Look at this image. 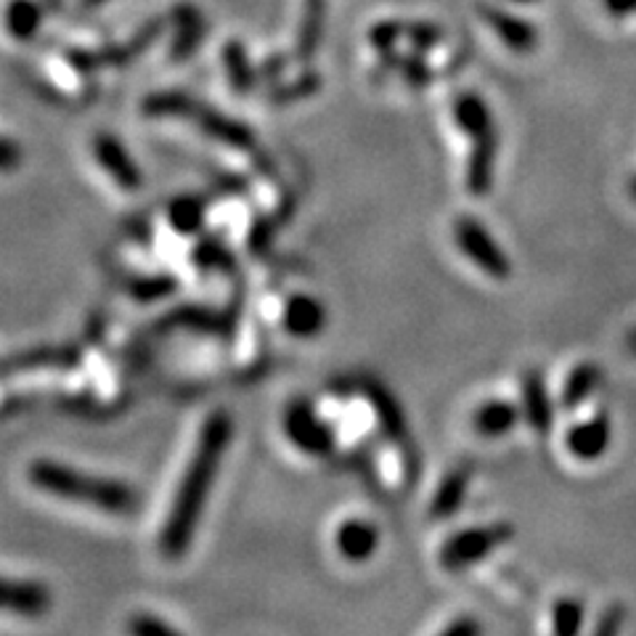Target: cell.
<instances>
[{
	"mask_svg": "<svg viewBox=\"0 0 636 636\" xmlns=\"http://www.w3.org/2000/svg\"><path fill=\"white\" fill-rule=\"evenodd\" d=\"M228 440H231V419H228V414H210L202 433H199L197 451H193L181 486H178L176 499H172L162 534H159V551H162L165 559H181L193 541L199 517H202L205 501L210 496L212 483H216Z\"/></svg>",
	"mask_w": 636,
	"mask_h": 636,
	"instance_id": "6da1fadb",
	"label": "cell"
},
{
	"mask_svg": "<svg viewBox=\"0 0 636 636\" xmlns=\"http://www.w3.org/2000/svg\"><path fill=\"white\" fill-rule=\"evenodd\" d=\"M30 480L38 490L57 496V499L91 504V507L107 511V515L128 517L141 507V496L128 483L115 477L88 475L80 469L61 465L51 459H34L30 465Z\"/></svg>",
	"mask_w": 636,
	"mask_h": 636,
	"instance_id": "7a4b0ae2",
	"label": "cell"
},
{
	"mask_svg": "<svg viewBox=\"0 0 636 636\" xmlns=\"http://www.w3.org/2000/svg\"><path fill=\"white\" fill-rule=\"evenodd\" d=\"M515 536V528L507 523L494 525H477V528H467L454 534L448 541L440 546V565L446 570H461L469 565L480 563L494 555L501 544H507Z\"/></svg>",
	"mask_w": 636,
	"mask_h": 636,
	"instance_id": "3957f363",
	"label": "cell"
},
{
	"mask_svg": "<svg viewBox=\"0 0 636 636\" xmlns=\"http://www.w3.org/2000/svg\"><path fill=\"white\" fill-rule=\"evenodd\" d=\"M454 237L459 250L467 255L469 260L480 268L483 274H488L490 279L504 281L511 276V260L504 255V250L496 245V239L477 223L475 218H459L456 220Z\"/></svg>",
	"mask_w": 636,
	"mask_h": 636,
	"instance_id": "277c9868",
	"label": "cell"
},
{
	"mask_svg": "<svg viewBox=\"0 0 636 636\" xmlns=\"http://www.w3.org/2000/svg\"><path fill=\"white\" fill-rule=\"evenodd\" d=\"M285 433L292 440L295 448H300L308 456H329L335 451V433L331 427L318 417L308 400H295L287 409Z\"/></svg>",
	"mask_w": 636,
	"mask_h": 636,
	"instance_id": "5b68a950",
	"label": "cell"
},
{
	"mask_svg": "<svg viewBox=\"0 0 636 636\" xmlns=\"http://www.w3.org/2000/svg\"><path fill=\"white\" fill-rule=\"evenodd\" d=\"M51 589L40 580L0 576V610L24 615V618H38V615L51 610Z\"/></svg>",
	"mask_w": 636,
	"mask_h": 636,
	"instance_id": "8992f818",
	"label": "cell"
},
{
	"mask_svg": "<svg viewBox=\"0 0 636 636\" xmlns=\"http://www.w3.org/2000/svg\"><path fill=\"white\" fill-rule=\"evenodd\" d=\"M186 120H197V126L205 136L216 138V141L226 143V147H233V149L255 147V133L245 126V122L233 120V117L218 112V109L205 107V103H199V101H193L191 112Z\"/></svg>",
	"mask_w": 636,
	"mask_h": 636,
	"instance_id": "52a82bcc",
	"label": "cell"
},
{
	"mask_svg": "<svg viewBox=\"0 0 636 636\" xmlns=\"http://www.w3.org/2000/svg\"><path fill=\"white\" fill-rule=\"evenodd\" d=\"M480 17L490 30L501 38V43L515 53H530L538 48V30L515 13L496 9V6H480Z\"/></svg>",
	"mask_w": 636,
	"mask_h": 636,
	"instance_id": "ba28073f",
	"label": "cell"
},
{
	"mask_svg": "<svg viewBox=\"0 0 636 636\" xmlns=\"http://www.w3.org/2000/svg\"><path fill=\"white\" fill-rule=\"evenodd\" d=\"M93 151L101 168L115 178L117 186H122V189L128 191H136L138 186H141V170H138L136 159L130 157V151L122 147L115 136L109 133L96 136Z\"/></svg>",
	"mask_w": 636,
	"mask_h": 636,
	"instance_id": "9c48e42d",
	"label": "cell"
},
{
	"mask_svg": "<svg viewBox=\"0 0 636 636\" xmlns=\"http://www.w3.org/2000/svg\"><path fill=\"white\" fill-rule=\"evenodd\" d=\"M364 390L366 396H369L371 409L377 411L382 433L392 440V444H398V448H404L406 451V448H409V425H406V414L400 409L396 396L379 382H366Z\"/></svg>",
	"mask_w": 636,
	"mask_h": 636,
	"instance_id": "30bf717a",
	"label": "cell"
},
{
	"mask_svg": "<svg viewBox=\"0 0 636 636\" xmlns=\"http://www.w3.org/2000/svg\"><path fill=\"white\" fill-rule=\"evenodd\" d=\"M610 446V419L605 414L580 421L565 435V448L580 461L599 459Z\"/></svg>",
	"mask_w": 636,
	"mask_h": 636,
	"instance_id": "8fae6325",
	"label": "cell"
},
{
	"mask_svg": "<svg viewBox=\"0 0 636 636\" xmlns=\"http://www.w3.org/2000/svg\"><path fill=\"white\" fill-rule=\"evenodd\" d=\"M335 546L348 563H366V559L375 557L379 546L377 525L361 520V517H350V520H345L340 528H337Z\"/></svg>",
	"mask_w": 636,
	"mask_h": 636,
	"instance_id": "7c38bea8",
	"label": "cell"
},
{
	"mask_svg": "<svg viewBox=\"0 0 636 636\" xmlns=\"http://www.w3.org/2000/svg\"><path fill=\"white\" fill-rule=\"evenodd\" d=\"M496 157H499V138H496V133L477 138L467 165V189L473 191V197H488L490 189H494Z\"/></svg>",
	"mask_w": 636,
	"mask_h": 636,
	"instance_id": "4fadbf2b",
	"label": "cell"
},
{
	"mask_svg": "<svg viewBox=\"0 0 636 636\" xmlns=\"http://www.w3.org/2000/svg\"><path fill=\"white\" fill-rule=\"evenodd\" d=\"M327 324V308H324L321 300L310 295H295L289 297V302L285 306V329L292 337H316L318 331Z\"/></svg>",
	"mask_w": 636,
	"mask_h": 636,
	"instance_id": "5bb4252c",
	"label": "cell"
},
{
	"mask_svg": "<svg viewBox=\"0 0 636 636\" xmlns=\"http://www.w3.org/2000/svg\"><path fill=\"white\" fill-rule=\"evenodd\" d=\"M523 414L528 419L530 430H536L538 435H546L555 425V406H551L544 377L538 371H528L523 377Z\"/></svg>",
	"mask_w": 636,
	"mask_h": 636,
	"instance_id": "9a60e30c",
	"label": "cell"
},
{
	"mask_svg": "<svg viewBox=\"0 0 636 636\" xmlns=\"http://www.w3.org/2000/svg\"><path fill=\"white\" fill-rule=\"evenodd\" d=\"M327 0H306V6H302V24L295 43V59L300 64H310L321 48L324 30H327Z\"/></svg>",
	"mask_w": 636,
	"mask_h": 636,
	"instance_id": "2e32d148",
	"label": "cell"
},
{
	"mask_svg": "<svg viewBox=\"0 0 636 636\" xmlns=\"http://www.w3.org/2000/svg\"><path fill=\"white\" fill-rule=\"evenodd\" d=\"M469 483H473V467L469 465L456 467L454 473L444 477V483L435 490L430 504V515L435 520H448V517H454L456 511H459L461 504H465Z\"/></svg>",
	"mask_w": 636,
	"mask_h": 636,
	"instance_id": "e0dca14e",
	"label": "cell"
},
{
	"mask_svg": "<svg viewBox=\"0 0 636 636\" xmlns=\"http://www.w3.org/2000/svg\"><path fill=\"white\" fill-rule=\"evenodd\" d=\"M454 120L456 126L465 136L477 138L488 136V133H496L494 128V115H490L488 103L480 99L477 93H459L454 101Z\"/></svg>",
	"mask_w": 636,
	"mask_h": 636,
	"instance_id": "ac0fdd59",
	"label": "cell"
},
{
	"mask_svg": "<svg viewBox=\"0 0 636 636\" xmlns=\"http://www.w3.org/2000/svg\"><path fill=\"white\" fill-rule=\"evenodd\" d=\"M520 421V409L509 400H488L480 409L475 411L473 427L483 438H501V435L511 433Z\"/></svg>",
	"mask_w": 636,
	"mask_h": 636,
	"instance_id": "d6986e66",
	"label": "cell"
},
{
	"mask_svg": "<svg viewBox=\"0 0 636 636\" xmlns=\"http://www.w3.org/2000/svg\"><path fill=\"white\" fill-rule=\"evenodd\" d=\"M172 19H176L178 32H176V40H172L170 57L176 61H183L197 51L199 40H202V34H205V19H202V13L193 9V6H178V9L172 11Z\"/></svg>",
	"mask_w": 636,
	"mask_h": 636,
	"instance_id": "ffe728a7",
	"label": "cell"
},
{
	"mask_svg": "<svg viewBox=\"0 0 636 636\" xmlns=\"http://www.w3.org/2000/svg\"><path fill=\"white\" fill-rule=\"evenodd\" d=\"M223 64H226V74L231 88L239 96L250 93L258 88V69L252 67L250 57H247V48L241 40H228L226 51H223Z\"/></svg>",
	"mask_w": 636,
	"mask_h": 636,
	"instance_id": "44dd1931",
	"label": "cell"
},
{
	"mask_svg": "<svg viewBox=\"0 0 636 636\" xmlns=\"http://www.w3.org/2000/svg\"><path fill=\"white\" fill-rule=\"evenodd\" d=\"M599 379H603V369L597 364H580L570 371L568 379L563 385V396H559V404H563L565 411L578 409L586 398L597 390Z\"/></svg>",
	"mask_w": 636,
	"mask_h": 636,
	"instance_id": "7402d4cb",
	"label": "cell"
},
{
	"mask_svg": "<svg viewBox=\"0 0 636 636\" xmlns=\"http://www.w3.org/2000/svg\"><path fill=\"white\" fill-rule=\"evenodd\" d=\"M321 86H324L321 74L306 69V72L297 74L295 80L274 82L271 93H268V103H271V107H289V103L316 96L318 91H321Z\"/></svg>",
	"mask_w": 636,
	"mask_h": 636,
	"instance_id": "603a6c76",
	"label": "cell"
},
{
	"mask_svg": "<svg viewBox=\"0 0 636 636\" xmlns=\"http://www.w3.org/2000/svg\"><path fill=\"white\" fill-rule=\"evenodd\" d=\"M379 59H382V67L387 69H396V72L409 82L411 88H427L435 78V72L427 64L425 59L417 57V53H396V51H387V53H379Z\"/></svg>",
	"mask_w": 636,
	"mask_h": 636,
	"instance_id": "cb8c5ba5",
	"label": "cell"
},
{
	"mask_svg": "<svg viewBox=\"0 0 636 636\" xmlns=\"http://www.w3.org/2000/svg\"><path fill=\"white\" fill-rule=\"evenodd\" d=\"M168 220H170L172 228H176L178 233L189 237V233H193L199 226H202L205 207H202V202H199V199L181 197V199H176V202L170 205Z\"/></svg>",
	"mask_w": 636,
	"mask_h": 636,
	"instance_id": "d4e9b609",
	"label": "cell"
},
{
	"mask_svg": "<svg viewBox=\"0 0 636 636\" xmlns=\"http://www.w3.org/2000/svg\"><path fill=\"white\" fill-rule=\"evenodd\" d=\"M551 624H555V634L573 636L584 626V605L578 599H559L551 610Z\"/></svg>",
	"mask_w": 636,
	"mask_h": 636,
	"instance_id": "484cf974",
	"label": "cell"
},
{
	"mask_svg": "<svg viewBox=\"0 0 636 636\" xmlns=\"http://www.w3.org/2000/svg\"><path fill=\"white\" fill-rule=\"evenodd\" d=\"M404 38L409 40L417 51H430V48H438L444 43L446 32L433 22H411L404 24Z\"/></svg>",
	"mask_w": 636,
	"mask_h": 636,
	"instance_id": "4316f807",
	"label": "cell"
},
{
	"mask_svg": "<svg viewBox=\"0 0 636 636\" xmlns=\"http://www.w3.org/2000/svg\"><path fill=\"white\" fill-rule=\"evenodd\" d=\"M38 19H40L38 9L30 3H24V0L13 3L9 11V27L17 38H30V34L34 32V27H38Z\"/></svg>",
	"mask_w": 636,
	"mask_h": 636,
	"instance_id": "83f0119b",
	"label": "cell"
},
{
	"mask_svg": "<svg viewBox=\"0 0 636 636\" xmlns=\"http://www.w3.org/2000/svg\"><path fill=\"white\" fill-rule=\"evenodd\" d=\"M400 38H404V22H379L369 32V43L377 53L396 51Z\"/></svg>",
	"mask_w": 636,
	"mask_h": 636,
	"instance_id": "f1b7e54d",
	"label": "cell"
},
{
	"mask_svg": "<svg viewBox=\"0 0 636 636\" xmlns=\"http://www.w3.org/2000/svg\"><path fill=\"white\" fill-rule=\"evenodd\" d=\"M172 289H176V279H170V276H149V279H141L133 285L138 300H159V297L170 295Z\"/></svg>",
	"mask_w": 636,
	"mask_h": 636,
	"instance_id": "f546056e",
	"label": "cell"
},
{
	"mask_svg": "<svg viewBox=\"0 0 636 636\" xmlns=\"http://www.w3.org/2000/svg\"><path fill=\"white\" fill-rule=\"evenodd\" d=\"M128 628L138 636H178V632L170 624H165V620H159L155 615L147 613L136 615V618L128 624Z\"/></svg>",
	"mask_w": 636,
	"mask_h": 636,
	"instance_id": "4dcf8cb0",
	"label": "cell"
},
{
	"mask_svg": "<svg viewBox=\"0 0 636 636\" xmlns=\"http://www.w3.org/2000/svg\"><path fill=\"white\" fill-rule=\"evenodd\" d=\"M287 64H289V59L285 57V53H276V57H268L258 67V80L268 82V86H274V82H279L281 74L287 72Z\"/></svg>",
	"mask_w": 636,
	"mask_h": 636,
	"instance_id": "1f68e13d",
	"label": "cell"
},
{
	"mask_svg": "<svg viewBox=\"0 0 636 636\" xmlns=\"http://www.w3.org/2000/svg\"><path fill=\"white\" fill-rule=\"evenodd\" d=\"M624 620H626L624 607H620V605L607 607V610L603 613V618H599L597 626H594V634H597V636H610L615 632H620Z\"/></svg>",
	"mask_w": 636,
	"mask_h": 636,
	"instance_id": "d6a6232c",
	"label": "cell"
},
{
	"mask_svg": "<svg viewBox=\"0 0 636 636\" xmlns=\"http://www.w3.org/2000/svg\"><path fill=\"white\" fill-rule=\"evenodd\" d=\"M22 149L9 138H0V172H11L22 165Z\"/></svg>",
	"mask_w": 636,
	"mask_h": 636,
	"instance_id": "836d02e7",
	"label": "cell"
},
{
	"mask_svg": "<svg viewBox=\"0 0 636 636\" xmlns=\"http://www.w3.org/2000/svg\"><path fill=\"white\" fill-rule=\"evenodd\" d=\"M197 260L205 262V266H220V262H223V266H228V262H231V255H228L223 247L212 241V245H205L202 250L197 252Z\"/></svg>",
	"mask_w": 636,
	"mask_h": 636,
	"instance_id": "e575fe53",
	"label": "cell"
},
{
	"mask_svg": "<svg viewBox=\"0 0 636 636\" xmlns=\"http://www.w3.org/2000/svg\"><path fill=\"white\" fill-rule=\"evenodd\" d=\"M480 632H483V628H480V624H477V620L459 618V620H456V624L444 628V636H477Z\"/></svg>",
	"mask_w": 636,
	"mask_h": 636,
	"instance_id": "d590c367",
	"label": "cell"
},
{
	"mask_svg": "<svg viewBox=\"0 0 636 636\" xmlns=\"http://www.w3.org/2000/svg\"><path fill=\"white\" fill-rule=\"evenodd\" d=\"M271 233H274V226L266 223V220H260V223L252 228V239H250L252 250H262V247L268 245V239H271Z\"/></svg>",
	"mask_w": 636,
	"mask_h": 636,
	"instance_id": "8d00e7d4",
	"label": "cell"
},
{
	"mask_svg": "<svg viewBox=\"0 0 636 636\" xmlns=\"http://www.w3.org/2000/svg\"><path fill=\"white\" fill-rule=\"evenodd\" d=\"M605 9L613 17H626V13H636V0H605Z\"/></svg>",
	"mask_w": 636,
	"mask_h": 636,
	"instance_id": "74e56055",
	"label": "cell"
},
{
	"mask_svg": "<svg viewBox=\"0 0 636 636\" xmlns=\"http://www.w3.org/2000/svg\"><path fill=\"white\" fill-rule=\"evenodd\" d=\"M628 348H632V350L636 352V329L632 331V335H628Z\"/></svg>",
	"mask_w": 636,
	"mask_h": 636,
	"instance_id": "f35d334b",
	"label": "cell"
},
{
	"mask_svg": "<svg viewBox=\"0 0 636 636\" xmlns=\"http://www.w3.org/2000/svg\"><path fill=\"white\" fill-rule=\"evenodd\" d=\"M99 3H103V0H82V6H86V9H93V6H99Z\"/></svg>",
	"mask_w": 636,
	"mask_h": 636,
	"instance_id": "ab89813d",
	"label": "cell"
},
{
	"mask_svg": "<svg viewBox=\"0 0 636 636\" xmlns=\"http://www.w3.org/2000/svg\"><path fill=\"white\" fill-rule=\"evenodd\" d=\"M628 191H632V197L636 199V178H634V181H632V183H628Z\"/></svg>",
	"mask_w": 636,
	"mask_h": 636,
	"instance_id": "60d3db41",
	"label": "cell"
},
{
	"mask_svg": "<svg viewBox=\"0 0 636 636\" xmlns=\"http://www.w3.org/2000/svg\"><path fill=\"white\" fill-rule=\"evenodd\" d=\"M515 3H538V0H515Z\"/></svg>",
	"mask_w": 636,
	"mask_h": 636,
	"instance_id": "b9f144b4",
	"label": "cell"
}]
</instances>
